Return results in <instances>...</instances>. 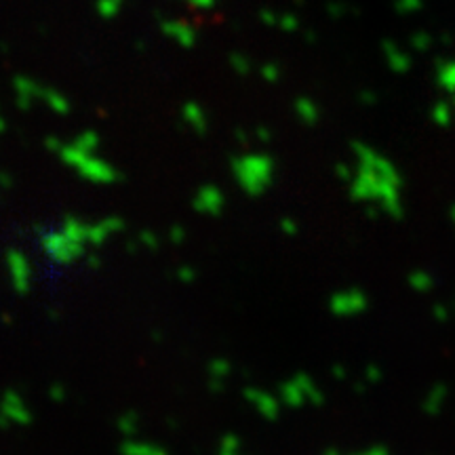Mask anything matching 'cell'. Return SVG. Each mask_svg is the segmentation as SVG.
I'll return each instance as SVG.
<instances>
[{"label":"cell","mask_w":455,"mask_h":455,"mask_svg":"<svg viewBox=\"0 0 455 455\" xmlns=\"http://www.w3.org/2000/svg\"><path fill=\"white\" fill-rule=\"evenodd\" d=\"M57 156L64 165L72 167V171L78 177H83L85 182H89L93 186H112L120 179V171L110 160H106L104 156H98V152L76 146L74 141H70V143L64 141Z\"/></svg>","instance_id":"obj_3"},{"label":"cell","mask_w":455,"mask_h":455,"mask_svg":"<svg viewBox=\"0 0 455 455\" xmlns=\"http://www.w3.org/2000/svg\"><path fill=\"white\" fill-rule=\"evenodd\" d=\"M449 218H451V224L455 228V205H451V209H449Z\"/></svg>","instance_id":"obj_37"},{"label":"cell","mask_w":455,"mask_h":455,"mask_svg":"<svg viewBox=\"0 0 455 455\" xmlns=\"http://www.w3.org/2000/svg\"><path fill=\"white\" fill-rule=\"evenodd\" d=\"M278 398L283 407L289 409H302L306 405L310 407H321L325 403V394L314 382V377L306 371L293 373L287 382L278 386Z\"/></svg>","instance_id":"obj_5"},{"label":"cell","mask_w":455,"mask_h":455,"mask_svg":"<svg viewBox=\"0 0 455 455\" xmlns=\"http://www.w3.org/2000/svg\"><path fill=\"white\" fill-rule=\"evenodd\" d=\"M118 454L120 455H169V451L158 445V443H152V441H139L135 437L131 439H124L118 447Z\"/></svg>","instance_id":"obj_13"},{"label":"cell","mask_w":455,"mask_h":455,"mask_svg":"<svg viewBox=\"0 0 455 455\" xmlns=\"http://www.w3.org/2000/svg\"><path fill=\"white\" fill-rule=\"evenodd\" d=\"M4 264H6V272H8V280H11L13 291L19 295H25L32 289V276H34L30 257L21 249L11 247V249H6Z\"/></svg>","instance_id":"obj_8"},{"label":"cell","mask_w":455,"mask_h":455,"mask_svg":"<svg viewBox=\"0 0 455 455\" xmlns=\"http://www.w3.org/2000/svg\"><path fill=\"white\" fill-rule=\"evenodd\" d=\"M177 278L186 285H192L196 280V270L192 266H182V268H177Z\"/></svg>","instance_id":"obj_25"},{"label":"cell","mask_w":455,"mask_h":455,"mask_svg":"<svg viewBox=\"0 0 455 455\" xmlns=\"http://www.w3.org/2000/svg\"><path fill=\"white\" fill-rule=\"evenodd\" d=\"M85 261H87V266L91 268V270H102V257L98 255V253H87L85 255Z\"/></svg>","instance_id":"obj_30"},{"label":"cell","mask_w":455,"mask_h":455,"mask_svg":"<svg viewBox=\"0 0 455 455\" xmlns=\"http://www.w3.org/2000/svg\"><path fill=\"white\" fill-rule=\"evenodd\" d=\"M38 244L45 257L55 266H72L87 255V244L61 226L38 228Z\"/></svg>","instance_id":"obj_4"},{"label":"cell","mask_w":455,"mask_h":455,"mask_svg":"<svg viewBox=\"0 0 455 455\" xmlns=\"http://www.w3.org/2000/svg\"><path fill=\"white\" fill-rule=\"evenodd\" d=\"M207 375H209V388L213 392H222L226 386V379L232 375V362L224 356H215L207 365Z\"/></svg>","instance_id":"obj_12"},{"label":"cell","mask_w":455,"mask_h":455,"mask_svg":"<svg viewBox=\"0 0 455 455\" xmlns=\"http://www.w3.org/2000/svg\"><path fill=\"white\" fill-rule=\"evenodd\" d=\"M192 207L196 213L207 218H220L226 209V194L215 184L199 186V190L192 196Z\"/></svg>","instance_id":"obj_10"},{"label":"cell","mask_w":455,"mask_h":455,"mask_svg":"<svg viewBox=\"0 0 455 455\" xmlns=\"http://www.w3.org/2000/svg\"><path fill=\"white\" fill-rule=\"evenodd\" d=\"M407 280H409L411 289H413V291H420V293H426V291H430V289L435 287V278H432V274L426 272V270H415V272H411Z\"/></svg>","instance_id":"obj_21"},{"label":"cell","mask_w":455,"mask_h":455,"mask_svg":"<svg viewBox=\"0 0 455 455\" xmlns=\"http://www.w3.org/2000/svg\"><path fill=\"white\" fill-rule=\"evenodd\" d=\"M182 120H184L196 135H205V133L209 131V118H207V114H205V110H203L199 104H194V102H188V104L184 106V110H182Z\"/></svg>","instance_id":"obj_14"},{"label":"cell","mask_w":455,"mask_h":455,"mask_svg":"<svg viewBox=\"0 0 455 455\" xmlns=\"http://www.w3.org/2000/svg\"><path fill=\"white\" fill-rule=\"evenodd\" d=\"M4 131H6V120H4V118L0 116V135H2Z\"/></svg>","instance_id":"obj_36"},{"label":"cell","mask_w":455,"mask_h":455,"mask_svg":"<svg viewBox=\"0 0 455 455\" xmlns=\"http://www.w3.org/2000/svg\"><path fill=\"white\" fill-rule=\"evenodd\" d=\"M72 141H74L76 146L85 148V150H91V152H100V148H102V135H100L98 131H93V129L81 131Z\"/></svg>","instance_id":"obj_20"},{"label":"cell","mask_w":455,"mask_h":455,"mask_svg":"<svg viewBox=\"0 0 455 455\" xmlns=\"http://www.w3.org/2000/svg\"><path fill=\"white\" fill-rule=\"evenodd\" d=\"M139 413H135V411H124V413H120L118 415V420H116V428H118V432L124 437V439H131V437H135L137 432H139Z\"/></svg>","instance_id":"obj_18"},{"label":"cell","mask_w":455,"mask_h":455,"mask_svg":"<svg viewBox=\"0 0 455 455\" xmlns=\"http://www.w3.org/2000/svg\"><path fill=\"white\" fill-rule=\"evenodd\" d=\"M40 100L45 102L47 108H51V112L59 114V116L70 114V102L61 93L53 91V89H42L40 91Z\"/></svg>","instance_id":"obj_17"},{"label":"cell","mask_w":455,"mask_h":455,"mask_svg":"<svg viewBox=\"0 0 455 455\" xmlns=\"http://www.w3.org/2000/svg\"><path fill=\"white\" fill-rule=\"evenodd\" d=\"M242 398L247 401V405H251L255 409V413L259 418H264L266 422H276L280 418L283 411V403L276 394L259 388V386H249L242 392Z\"/></svg>","instance_id":"obj_9"},{"label":"cell","mask_w":455,"mask_h":455,"mask_svg":"<svg viewBox=\"0 0 455 455\" xmlns=\"http://www.w3.org/2000/svg\"><path fill=\"white\" fill-rule=\"evenodd\" d=\"M34 422V413L21 392L6 388L0 396V428H25Z\"/></svg>","instance_id":"obj_6"},{"label":"cell","mask_w":455,"mask_h":455,"mask_svg":"<svg viewBox=\"0 0 455 455\" xmlns=\"http://www.w3.org/2000/svg\"><path fill=\"white\" fill-rule=\"evenodd\" d=\"M323 455H343L340 451V449H336V447H329V449H325V451H323Z\"/></svg>","instance_id":"obj_34"},{"label":"cell","mask_w":455,"mask_h":455,"mask_svg":"<svg viewBox=\"0 0 455 455\" xmlns=\"http://www.w3.org/2000/svg\"><path fill=\"white\" fill-rule=\"evenodd\" d=\"M234 137H236V139H238L240 143H247V141H249V137H253V135H249L247 131H242V129H238V131L234 133Z\"/></svg>","instance_id":"obj_32"},{"label":"cell","mask_w":455,"mask_h":455,"mask_svg":"<svg viewBox=\"0 0 455 455\" xmlns=\"http://www.w3.org/2000/svg\"><path fill=\"white\" fill-rule=\"evenodd\" d=\"M47 394H49V398H51L53 403L61 405V403H66V398H68V388L61 386V384H51Z\"/></svg>","instance_id":"obj_23"},{"label":"cell","mask_w":455,"mask_h":455,"mask_svg":"<svg viewBox=\"0 0 455 455\" xmlns=\"http://www.w3.org/2000/svg\"><path fill=\"white\" fill-rule=\"evenodd\" d=\"M13 184H15V177H13L8 171L0 169V188H2V190H11Z\"/></svg>","instance_id":"obj_31"},{"label":"cell","mask_w":455,"mask_h":455,"mask_svg":"<svg viewBox=\"0 0 455 455\" xmlns=\"http://www.w3.org/2000/svg\"><path fill=\"white\" fill-rule=\"evenodd\" d=\"M445 396H447V388H445V386H435V388L428 392V396H426L422 409H424L426 413H430V415L439 413L441 407L445 405Z\"/></svg>","instance_id":"obj_19"},{"label":"cell","mask_w":455,"mask_h":455,"mask_svg":"<svg viewBox=\"0 0 455 455\" xmlns=\"http://www.w3.org/2000/svg\"><path fill=\"white\" fill-rule=\"evenodd\" d=\"M295 116L306 126H314L317 122H321V110L312 100H297L295 102Z\"/></svg>","instance_id":"obj_16"},{"label":"cell","mask_w":455,"mask_h":455,"mask_svg":"<svg viewBox=\"0 0 455 455\" xmlns=\"http://www.w3.org/2000/svg\"><path fill=\"white\" fill-rule=\"evenodd\" d=\"M278 226H280V232L285 236H297L300 234V224L293 218H283Z\"/></svg>","instance_id":"obj_24"},{"label":"cell","mask_w":455,"mask_h":455,"mask_svg":"<svg viewBox=\"0 0 455 455\" xmlns=\"http://www.w3.org/2000/svg\"><path fill=\"white\" fill-rule=\"evenodd\" d=\"M124 230V222L116 215L98 220V222H89V247H102L106 244L114 234Z\"/></svg>","instance_id":"obj_11"},{"label":"cell","mask_w":455,"mask_h":455,"mask_svg":"<svg viewBox=\"0 0 455 455\" xmlns=\"http://www.w3.org/2000/svg\"><path fill=\"white\" fill-rule=\"evenodd\" d=\"M15 91H17V106L21 110H30L34 106V100L40 98V91L34 83H28V81H17L15 83Z\"/></svg>","instance_id":"obj_15"},{"label":"cell","mask_w":455,"mask_h":455,"mask_svg":"<svg viewBox=\"0 0 455 455\" xmlns=\"http://www.w3.org/2000/svg\"><path fill=\"white\" fill-rule=\"evenodd\" d=\"M220 455H242V449H220Z\"/></svg>","instance_id":"obj_33"},{"label":"cell","mask_w":455,"mask_h":455,"mask_svg":"<svg viewBox=\"0 0 455 455\" xmlns=\"http://www.w3.org/2000/svg\"><path fill=\"white\" fill-rule=\"evenodd\" d=\"M186 228L179 226V224H175V226L169 228V240L173 242V244H182L184 240H186Z\"/></svg>","instance_id":"obj_26"},{"label":"cell","mask_w":455,"mask_h":455,"mask_svg":"<svg viewBox=\"0 0 455 455\" xmlns=\"http://www.w3.org/2000/svg\"><path fill=\"white\" fill-rule=\"evenodd\" d=\"M61 143H64V139H59V137H55V135H51V137H47V139H45V148H47L49 152H53V154H57V152H59Z\"/></svg>","instance_id":"obj_29"},{"label":"cell","mask_w":455,"mask_h":455,"mask_svg":"<svg viewBox=\"0 0 455 455\" xmlns=\"http://www.w3.org/2000/svg\"><path fill=\"white\" fill-rule=\"evenodd\" d=\"M333 375H336V377H343L345 373H343V369H341V367H333Z\"/></svg>","instance_id":"obj_35"},{"label":"cell","mask_w":455,"mask_h":455,"mask_svg":"<svg viewBox=\"0 0 455 455\" xmlns=\"http://www.w3.org/2000/svg\"><path fill=\"white\" fill-rule=\"evenodd\" d=\"M232 177L247 196L266 194L276 177V162L268 152H244L232 158Z\"/></svg>","instance_id":"obj_2"},{"label":"cell","mask_w":455,"mask_h":455,"mask_svg":"<svg viewBox=\"0 0 455 455\" xmlns=\"http://www.w3.org/2000/svg\"><path fill=\"white\" fill-rule=\"evenodd\" d=\"M253 137H255L257 141H261V143H268V141H272V131H270L268 126H257V129L253 131Z\"/></svg>","instance_id":"obj_28"},{"label":"cell","mask_w":455,"mask_h":455,"mask_svg":"<svg viewBox=\"0 0 455 455\" xmlns=\"http://www.w3.org/2000/svg\"><path fill=\"white\" fill-rule=\"evenodd\" d=\"M352 177L348 179V194L354 203L365 205L369 215H388L403 220L405 215V177L398 167L377 148L354 141Z\"/></svg>","instance_id":"obj_1"},{"label":"cell","mask_w":455,"mask_h":455,"mask_svg":"<svg viewBox=\"0 0 455 455\" xmlns=\"http://www.w3.org/2000/svg\"><path fill=\"white\" fill-rule=\"evenodd\" d=\"M348 455H392L390 449L386 445H371V447H365V449H358V451H352Z\"/></svg>","instance_id":"obj_27"},{"label":"cell","mask_w":455,"mask_h":455,"mask_svg":"<svg viewBox=\"0 0 455 455\" xmlns=\"http://www.w3.org/2000/svg\"><path fill=\"white\" fill-rule=\"evenodd\" d=\"M135 247H143V249H148V251H156V249L160 247V238H158L154 232L143 230V232L137 236V244H135Z\"/></svg>","instance_id":"obj_22"},{"label":"cell","mask_w":455,"mask_h":455,"mask_svg":"<svg viewBox=\"0 0 455 455\" xmlns=\"http://www.w3.org/2000/svg\"><path fill=\"white\" fill-rule=\"evenodd\" d=\"M371 306V300L365 289L360 287H348L340 289L329 297V312L336 319H356L365 314Z\"/></svg>","instance_id":"obj_7"}]
</instances>
